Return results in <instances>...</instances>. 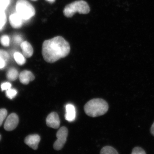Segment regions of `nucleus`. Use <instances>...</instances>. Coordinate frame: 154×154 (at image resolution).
Wrapping results in <instances>:
<instances>
[{"label":"nucleus","mask_w":154,"mask_h":154,"mask_svg":"<svg viewBox=\"0 0 154 154\" xmlns=\"http://www.w3.org/2000/svg\"><path fill=\"white\" fill-rule=\"evenodd\" d=\"M70 51L69 42L61 36L45 40L42 45V56L48 63H55L60 59L65 57Z\"/></svg>","instance_id":"nucleus-1"},{"label":"nucleus","mask_w":154,"mask_h":154,"mask_svg":"<svg viewBox=\"0 0 154 154\" xmlns=\"http://www.w3.org/2000/svg\"><path fill=\"white\" fill-rule=\"evenodd\" d=\"M108 108L109 106L107 102L102 99H91L84 106L85 113L92 117L104 115L108 111Z\"/></svg>","instance_id":"nucleus-2"},{"label":"nucleus","mask_w":154,"mask_h":154,"mask_svg":"<svg viewBox=\"0 0 154 154\" xmlns=\"http://www.w3.org/2000/svg\"><path fill=\"white\" fill-rule=\"evenodd\" d=\"M90 8L87 2L83 0L76 1L69 4L64 9V15L67 18H71L76 13L86 14L90 12Z\"/></svg>","instance_id":"nucleus-3"},{"label":"nucleus","mask_w":154,"mask_h":154,"mask_svg":"<svg viewBox=\"0 0 154 154\" xmlns=\"http://www.w3.org/2000/svg\"><path fill=\"white\" fill-rule=\"evenodd\" d=\"M16 13L23 20L27 21L35 14L34 7L26 0H18L16 5Z\"/></svg>","instance_id":"nucleus-4"},{"label":"nucleus","mask_w":154,"mask_h":154,"mask_svg":"<svg viewBox=\"0 0 154 154\" xmlns=\"http://www.w3.org/2000/svg\"><path fill=\"white\" fill-rule=\"evenodd\" d=\"M68 135V130L66 127L60 128L57 132V140L54 144V149L56 150H60L63 147L66 141Z\"/></svg>","instance_id":"nucleus-5"},{"label":"nucleus","mask_w":154,"mask_h":154,"mask_svg":"<svg viewBox=\"0 0 154 154\" xmlns=\"http://www.w3.org/2000/svg\"><path fill=\"white\" fill-rule=\"evenodd\" d=\"M19 123V118L18 115L15 113H11L6 119L4 128L7 131H12L17 127Z\"/></svg>","instance_id":"nucleus-6"},{"label":"nucleus","mask_w":154,"mask_h":154,"mask_svg":"<svg viewBox=\"0 0 154 154\" xmlns=\"http://www.w3.org/2000/svg\"><path fill=\"white\" fill-rule=\"evenodd\" d=\"M46 125L51 128L57 129L60 125V119L56 112H52L48 116L46 119Z\"/></svg>","instance_id":"nucleus-7"},{"label":"nucleus","mask_w":154,"mask_h":154,"mask_svg":"<svg viewBox=\"0 0 154 154\" xmlns=\"http://www.w3.org/2000/svg\"><path fill=\"white\" fill-rule=\"evenodd\" d=\"M40 139V136L38 134L29 135L25 138V143L31 148L36 150L38 149V143Z\"/></svg>","instance_id":"nucleus-8"},{"label":"nucleus","mask_w":154,"mask_h":154,"mask_svg":"<svg viewBox=\"0 0 154 154\" xmlns=\"http://www.w3.org/2000/svg\"><path fill=\"white\" fill-rule=\"evenodd\" d=\"M19 81L23 85H27L30 82H32L35 79L34 75L32 72L28 70L23 71L19 75Z\"/></svg>","instance_id":"nucleus-9"},{"label":"nucleus","mask_w":154,"mask_h":154,"mask_svg":"<svg viewBox=\"0 0 154 154\" xmlns=\"http://www.w3.org/2000/svg\"><path fill=\"white\" fill-rule=\"evenodd\" d=\"M66 113L65 118L67 121L72 122L74 121L76 118L75 108L73 105L68 104L66 106Z\"/></svg>","instance_id":"nucleus-10"},{"label":"nucleus","mask_w":154,"mask_h":154,"mask_svg":"<svg viewBox=\"0 0 154 154\" xmlns=\"http://www.w3.org/2000/svg\"><path fill=\"white\" fill-rule=\"evenodd\" d=\"M9 22L13 28L17 29L22 27L23 20L17 13H15L10 15Z\"/></svg>","instance_id":"nucleus-11"},{"label":"nucleus","mask_w":154,"mask_h":154,"mask_svg":"<svg viewBox=\"0 0 154 154\" xmlns=\"http://www.w3.org/2000/svg\"><path fill=\"white\" fill-rule=\"evenodd\" d=\"M22 54L25 58H30L33 54V49L31 44L28 41L22 42L21 44Z\"/></svg>","instance_id":"nucleus-12"},{"label":"nucleus","mask_w":154,"mask_h":154,"mask_svg":"<svg viewBox=\"0 0 154 154\" xmlns=\"http://www.w3.org/2000/svg\"><path fill=\"white\" fill-rule=\"evenodd\" d=\"M9 59L8 53L5 51L0 50V69L4 68L6 66Z\"/></svg>","instance_id":"nucleus-13"},{"label":"nucleus","mask_w":154,"mask_h":154,"mask_svg":"<svg viewBox=\"0 0 154 154\" xmlns=\"http://www.w3.org/2000/svg\"><path fill=\"white\" fill-rule=\"evenodd\" d=\"M19 76V73L17 69L14 68H11L8 71L7 73V78L11 81L16 80Z\"/></svg>","instance_id":"nucleus-14"},{"label":"nucleus","mask_w":154,"mask_h":154,"mask_svg":"<svg viewBox=\"0 0 154 154\" xmlns=\"http://www.w3.org/2000/svg\"><path fill=\"white\" fill-rule=\"evenodd\" d=\"M14 58L16 62L19 65H23L26 63V58L23 54H22L20 53L15 52L14 54Z\"/></svg>","instance_id":"nucleus-15"},{"label":"nucleus","mask_w":154,"mask_h":154,"mask_svg":"<svg viewBox=\"0 0 154 154\" xmlns=\"http://www.w3.org/2000/svg\"><path fill=\"white\" fill-rule=\"evenodd\" d=\"M7 16L5 10L0 9V30H2L7 22Z\"/></svg>","instance_id":"nucleus-16"},{"label":"nucleus","mask_w":154,"mask_h":154,"mask_svg":"<svg viewBox=\"0 0 154 154\" xmlns=\"http://www.w3.org/2000/svg\"><path fill=\"white\" fill-rule=\"evenodd\" d=\"M100 154H119L118 152L112 147L106 146L101 149Z\"/></svg>","instance_id":"nucleus-17"},{"label":"nucleus","mask_w":154,"mask_h":154,"mask_svg":"<svg viewBox=\"0 0 154 154\" xmlns=\"http://www.w3.org/2000/svg\"><path fill=\"white\" fill-rule=\"evenodd\" d=\"M1 44L5 47H8L10 44V38L7 35H4L0 38Z\"/></svg>","instance_id":"nucleus-18"},{"label":"nucleus","mask_w":154,"mask_h":154,"mask_svg":"<svg viewBox=\"0 0 154 154\" xmlns=\"http://www.w3.org/2000/svg\"><path fill=\"white\" fill-rule=\"evenodd\" d=\"M17 90L14 89H9L6 91V95L9 99H14L17 96Z\"/></svg>","instance_id":"nucleus-19"},{"label":"nucleus","mask_w":154,"mask_h":154,"mask_svg":"<svg viewBox=\"0 0 154 154\" xmlns=\"http://www.w3.org/2000/svg\"><path fill=\"white\" fill-rule=\"evenodd\" d=\"M8 115V111L4 108L0 109V127L2 126L3 122L5 119Z\"/></svg>","instance_id":"nucleus-20"},{"label":"nucleus","mask_w":154,"mask_h":154,"mask_svg":"<svg viewBox=\"0 0 154 154\" xmlns=\"http://www.w3.org/2000/svg\"><path fill=\"white\" fill-rule=\"evenodd\" d=\"M11 0H0V9L6 10L10 4Z\"/></svg>","instance_id":"nucleus-21"},{"label":"nucleus","mask_w":154,"mask_h":154,"mask_svg":"<svg viewBox=\"0 0 154 154\" xmlns=\"http://www.w3.org/2000/svg\"><path fill=\"white\" fill-rule=\"evenodd\" d=\"M131 154H146L145 151L141 148L136 147L132 150Z\"/></svg>","instance_id":"nucleus-22"},{"label":"nucleus","mask_w":154,"mask_h":154,"mask_svg":"<svg viewBox=\"0 0 154 154\" xmlns=\"http://www.w3.org/2000/svg\"><path fill=\"white\" fill-rule=\"evenodd\" d=\"M12 87V85L10 83L5 82L3 83L1 85V89L2 91H6L11 89Z\"/></svg>","instance_id":"nucleus-23"},{"label":"nucleus","mask_w":154,"mask_h":154,"mask_svg":"<svg viewBox=\"0 0 154 154\" xmlns=\"http://www.w3.org/2000/svg\"><path fill=\"white\" fill-rule=\"evenodd\" d=\"M14 41L16 43H21L22 42V38L19 35H17V36H15L14 37Z\"/></svg>","instance_id":"nucleus-24"},{"label":"nucleus","mask_w":154,"mask_h":154,"mask_svg":"<svg viewBox=\"0 0 154 154\" xmlns=\"http://www.w3.org/2000/svg\"><path fill=\"white\" fill-rule=\"evenodd\" d=\"M150 131L152 135L154 136V122H153V124L152 125Z\"/></svg>","instance_id":"nucleus-25"},{"label":"nucleus","mask_w":154,"mask_h":154,"mask_svg":"<svg viewBox=\"0 0 154 154\" xmlns=\"http://www.w3.org/2000/svg\"><path fill=\"white\" fill-rule=\"evenodd\" d=\"M46 1L50 3H53L55 2V0H46Z\"/></svg>","instance_id":"nucleus-26"},{"label":"nucleus","mask_w":154,"mask_h":154,"mask_svg":"<svg viewBox=\"0 0 154 154\" xmlns=\"http://www.w3.org/2000/svg\"><path fill=\"white\" fill-rule=\"evenodd\" d=\"M1 139H2V136H1V134H0V141L1 140Z\"/></svg>","instance_id":"nucleus-27"},{"label":"nucleus","mask_w":154,"mask_h":154,"mask_svg":"<svg viewBox=\"0 0 154 154\" xmlns=\"http://www.w3.org/2000/svg\"><path fill=\"white\" fill-rule=\"evenodd\" d=\"M32 1H37V0H32Z\"/></svg>","instance_id":"nucleus-28"}]
</instances>
